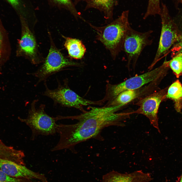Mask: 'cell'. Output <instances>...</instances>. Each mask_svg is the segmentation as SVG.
I'll return each mask as SVG.
<instances>
[{
  "mask_svg": "<svg viewBox=\"0 0 182 182\" xmlns=\"http://www.w3.org/2000/svg\"><path fill=\"white\" fill-rule=\"evenodd\" d=\"M21 34L18 42V53L32 64L42 63L45 58L40 53L34 31L35 23H30L23 17H21Z\"/></svg>",
  "mask_w": 182,
  "mask_h": 182,
  "instance_id": "5",
  "label": "cell"
},
{
  "mask_svg": "<svg viewBox=\"0 0 182 182\" xmlns=\"http://www.w3.org/2000/svg\"><path fill=\"white\" fill-rule=\"evenodd\" d=\"M180 182H182V174L181 177L180 181Z\"/></svg>",
  "mask_w": 182,
  "mask_h": 182,
  "instance_id": "25",
  "label": "cell"
},
{
  "mask_svg": "<svg viewBox=\"0 0 182 182\" xmlns=\"http://www.w3.org/2000/svg\"><path fill=\"white\" fill-rule=\"evenodd\" d=\"M129 11H124L118 18L106 25L96 27L90 25L96 31L97 38L115 59L122 51L124 37L128 27Z\"/></svg>",
  "mask_w": 182,
  "mask_h": 182,
  "instance_id": "2",
  "label": "cell"
},
{
  "mask_svg": "<svg viewBox=\"0 0 182 182\" xmlns=\"http://www.w3.org/2000/svg\"><path fill=\"white\" fill-rule=\"evenodd\" d=\"M153 31L149 30L141 32L128 27L124 37L122 51L125 53L127 65L129 67L132 64L134 67L141 53L146 46L151 45L152 40L150 39Z\"/></svg>",
  "mask_w": 182,
  "mask_h": 182,
  "instance_id": "7",
  "label": "cell"
},
{
  "mask_svg": "<svg viewBox=\"0 0 182 182\" xmlns=\"http://www.w3.org/2000/svg\"><path fill=\"white\" fill-rule=\"evenodd\" d=\"M0 182H41L24 178H17L10 176L0 169Z\"/></svg>",
  "mask_w": 182,
  "mask_h": 182,
  "instance_id": "19",
  "label": "cell"
},
{
  "mask_svg": "<svg viewBox=\"0 0 182 182\" xmlns=\"http://www.w3.org/2000/svg\"><path fill=\"white\" fill-rule=\"evenodd\" d=\"M3 38L2 34L0 32V58L1 57L2 49Z\"/></svg>",
  "mask_w": 182,
  "mask_h": 182,
  "instance_id": "24",
  "label": "cell"
},
{
  "mask_svg": "<svg viewBox=\"0 0 182 182\" xmlns=\"http://www.w3.org/2000/svg\"><path fill=\"white\" fill-rule=\"evenodd\" d=\"M162 28L157 49L152 62L148 69L151 70L156 63L168 53L181 34L178 27L172 20L166 7L162 6L160 14Z\"/></svg>",
  "mask_w": 182,
  "mask_h": 182,
  "instance_id": "6",
  "label": "cell"
},
{
  "mask_svg": "<svg viewBox=\"0 0 182 182\" xmlns=\"http://www.w3.org/2000/svg\"><path fill=\"white\" fill-rule=\"evenodd\" d=\"M169 67L168 61H165L161 66L151 71L131 77L119 84L111 85L109 95L114 99L124 91L138 89L148 83L156 82L166 74Z\"/></svg>",
  "mask_w": 182,
  "mask_h": 182,
  "instance_id": "8",
  "label": "cell"
},
{
  "mask_svg": "<svg viewBox=\"0 0 182 182\" xmlns=\"http://www.w3.org/2000/svg\"><path fill=\"white\" fill-rule=\"evenodd\" d=\"M168 61L169 67L176 77L178 78L182 75V53L176 55Z\"/></svg>",
  "mask_w": 182,
  "mask_h": 182,
  "instance_id": "16",
  "label": "cell"
},
{
  "mask_svg": "<svg viewBox=\"0 0 182 182\" xmlns=\"http://www.w3.org/2000/svg\"><path fill=\"white\" fill-rule=\"evenodd\" d=\"M174 44L171 50L173 57L178 53H182V34Z\"/></svg>",
  "mask_w": 182,
  "mask_h": 182,
  "instance_id": "21",
  "label": "cell"
},
{
  "mask_svg": "<svg viewBox=\"0 0 182 182\" xmlns=\"http://www.w3.org/2000/svg\"><path fill=\"white\" fill-rule=\"evenodd\" d=\"M95 0H93V1H95Z\"/></svg>",
  "mask_w": 182,
  "mask_h": 182,
  "instance_id": "26",
  "label": "cell"
},
{
  "mask_svg": "<svg viewBox=\"0 0 182 182\" xmlns=\"http://www.w3.org/2000/svg\"><path fill=\"white\" fill-rule=\"evenodd\" d=\"M65 41L64 46L71 58L80 59L82 58L86 51L84 45L81 41L76 38L62 35Z\"/></svg>",
  "mask_w": 182,
  "mask_h": 182,
  "instance_id": "13",
  "label": "cell"
},
{
  "mask_svg": "<svg viewBox=\"0 0 182 182\" xmlns=\"http://www.w3.org/2000/svg\"><path fill=\"white\" fill-rule=\"evenodd\" d=\"M139 89L127 90L120 93L114 99L110 106L124 105L140 96L141 94Z\"/></svg>",
  "mask_w": 182,
  "mask_h": 182,
  "instance_id": "15",
  "label": "cell"
},
{
  "mask_svg": "<svg viewBox=\"0 0 182 182\" xmlns=\"http://www.w3.org/2000/svg\"><path fill=\"white\" fill-rule=\"evenodd\" d=\"M0 169L8 175L17 178H24L48 182L44 174L33 171L25 165L11 160L0 157Z\"/></svg>",
  "mask_w": 182,
  "mask_h": 182,
  "instance_id": "11",
  "label": "cell"
},
{
  "mask_svg": "<svg viewBox=\"0 0 182 182\" xmlns=\"http://www.w3.org/2000/svg\"><path fill=\"white\" fill-rule=\"evenodd\" d=\"M167 89L166 88L155 92L140 100L137 103L138 109L133 113L141 114L149 119L153 127L160 132L157 113L160 105L166 98Z\"/></svg>",
  "mask_w": 182,
  "mask_h": 182,
  "instance_id": "10",
  "label": "cell"
},
{
  "mask_svg": "<svg viewBox=\"0 0 182 182\" xmlns=\"http://www.w3.org/2000/svg\"><path fill=\"white\" fill-rule=\"evenodd\" d=\"M14 9L18 10L21 5V0H6Z\"/></svg>",
  "mask_w": 182,
  "mask_h": 182,
  "instance_id": "22",
  "label": "cell"
},
{
  "mask_svg": "<svg viewBox=\"0 0 182 182\" xmlns=\"http://www.w3.org/2000/svg\"><path fill=\"white\" fill-rule=\"evenodd\" d=\"M17 155V150L12 148L9 147L0 143V157H10L13 160L14 159Z\"/></svg>",
  "mask_w": 182,
  "mask_h": 182,
  "instance_id": "20",
  "label": "cell"
},
{
  "mask_svg": "<svg viewBox=\"0 0 182 182\" xmlns=\"http://www.w3.org/2000/svg\"><path fill=\"white\" fill-rule=\"evenodd\" d=\"M161 10L160 0H149L147 11L143 18L146 19L150 16L160 15Z\"/></svg>",
  "mask_w": 182,
  "mask_h": 182,
  "instance_id": "17",
  "label": "cell"
},
{
  "mask_svg": "<svg viewBox=\"0 0 182 182\" xmlns=\"http://www.w3.org/2000/svg\"><path fill=\"white\" fill-rule=\"evenodd\" d=\"M123 106L91 107L88 111L78 115L63 116V119H75L78 122L73 124H57V132L60 138L52 151L68 149L75 152L77 145L97 138L104 128L112 126H124L122 121L128 117V113L115 112Z\"/></svg>",
  "mask_w": 182,
  "mask_h": 182,
  "instance_id": "1",
  "label": "cell"
},
{
  "mask_svg": "<svg viewBox=\"0 0 182 182\" xmlns=\"http://www.w3.org/2000/svg\"><path fill=\"white\" fill-rule=\"evenodd\" d=\"M44 83L46 90L43 95L52 99L55 104L74 107L83 112L85 111L82 108L83 106L96 103L94 101L80 97L65 84L62 85L58 83L57 87L52 90L48 87L46 82Z\"/></svg>",
  "mask_w": 182,
  "mask_h": 182,
  "instance_id": "9",
  "label": "cell"
},
{
  "mask_svg": "<svg viewBox=\"0 0 182 182\" xmlns=\"http://www.w3.org/2000/svg\"><path fill=\"white\" fill-rule=\"evenodd\" d=\"M50 42L48 54L42 64L32 74L39 80L37 84L46 80L49 76L58 72L65 68L70 66H79V63L75 62L65 56L56 47L51 32L48 31Z\"/></svg>",
  "mask_w": 182,
  "mask_h": 182,
  "instance_id": "4",
  "label": "cell"
},
{
  "mask_svg": "<svg viewBox=\"0 0 182 182\" xmlns=\"http://www.w3.org/2000/svg\"><path fill=\"white\" fill-rule=\"evenodd\" d=\"M114 0H95L93 1L94 4L103 9L107 13V17H111V9L113 6Z\"/></svg>",
  "mask_w": 182,
  "mask_h": 182,
  "instance_id": "18",
  "label": "cell"
},
{
  "mask_svg": "<svg viewBox=\"0 0 182 182\" xmlns=\"http://www.w3.org/2000/svg\"><path fill=\"white\" fill-rule=\"evenodd\" d=\"M38 101L35 99L32 101L26 118H20L31 129L32 140L38 135H53L57 132V117H52L48 115L45 111L44 104H41L37 108L36 105Z\"/></svg>",
  "mask_w": 182,
  "mask_h": 182,
  "instance_id": "3",
  "label": "cell"
},
{
  "mask_svg": "<svg viewBox=\"0 0 182 182\" xmlns=\"http://www.w3.org/2000/svg\"><path fill=\"white\" fill-rule=\"evenodd\" d=\"M57 4L67 7L71 6L72 4L70 0H52Z\"/></svg>",
  "mask_w": 182,
  "mask_h": 182,
  "instance_id": "23",
  "label": "cell"
},
{
  "mask_svg": "<svg viewBox=\"0 0 182 182\" xmlns=\"http://www.w3.org/2000/svg\"><path fill=\"white\" fill-rule=\"evenodd\" d=\"M152 179L149 173L141 170L124 173L113 171L103 176L102 182H149Z\"/></svg>",
  "mask_w": 182,
  "mask_h": 182,
  "instance_id": "12",
  "label": "cell"
},
{
  "mask_svg": "<svg viewBox=\"0 0 182 182\" xmlns=\"http://www.w3.org/2000/svg\"><path fill=\"white\" fill-rule=\"evenodd\" d=\"M166 97L174 101L177 111H181L182 108V86L178 80L173 83L168 89Z\"/></svg>",
  "mask_w": 182,
  "mask_h": 182,
  "instance_id": "14",
  "label": "cell"
}]
</instances>
